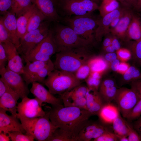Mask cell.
<instances>
[{"label": "cell", "mask_w": 141, "mask_h": 141, "mask_svg": "<svg viewBox=\"0 0 141 141\" xmlns=\"http://www.w3.org/2000/svg\"><path fill=\"white\" fill-rule=\"evenodd\" d=\"M104 49L108 53L114 52L115 51L111 44L110 45L104 48Z\"/></svg>", "instance_id": "94428289"}, {"label": "cell", "mask_w": 141, "mask_h": 141, "mask_svg": "<svg viewBox=\"0 0 141 141\" xmlns=\"http://www.w3.org/2000/svg\"><path fill=\"white\" fill-rule=\"evenodd\" d=\"M130 66L128 64L125 62H120L117 72L120 74H124Z\"/></svg>", "instance_id": "f5cc1de1"}, {"label": "cell", "mask_w": 141, "mask_h": 141, "mask_svg": "<svg viewBox=\"0 0 141 141\" xmlns=\"http://www.w3.org/2000/svg\"><path fill=\"white\" fill-rule=\"evenodd\" d=\"M45 20V16L37 8L29 20L26 33L38 28Z\"/></svg>", "instance_id": "4dcf8cb0"}, {"label": "cell", "mask_w": 141, "mask_h": 141, "mask_svg": "<svg viewBox=\"0 0 141 141\" xmlns=\"http://www.w3.org/2000/svg\"><path fill=\"white\" fill-rule=\"evenodd\" d=\"M20 98L19 96L9 86L6 92L0 97V109L16 116L17 103Z\"/></svg>", "instance_id": "ffe728a7"}, {"label": "cell", "mask_w": 141, "mask_h": 141, "mask_svg": "<svg viewBox=\"0 0 141 141\" xmlns=\"http://www.w3.org/2000/svg\"><path fill=\"white\" fill-rule=\"evenodd\" d=\"M65 21L81 37L92 43L95 39V31L97 27V20L90 15L76 16L67 17Z\"/></svg>", "instance_id": "8992f818"}, {"label": "cell", "mask_w": 141, "mask_h": 141, "mask_svg": "<svg viewBox=\"0 0 141 141\" xmlns=\"http://www.w3.org/2000/svg\"><path fill=\"white\" fill-rule=\"evenodd\" d=\"M50 29L47 22H43L37 29L26 33L20 40V51L23 55L30 51L48 35Z\"/></svg>", "instance_id": "ba28073f"}, {"label": "cell", "mask_w": 141, "mask_h": 141, "mask_svg": "<svg viewBox=\"0 0 141 141\" xmlns=\"http://www.w3.org/2000/svg\"><path fill=\"white\" fill-rule=\"evenodd\" d=\"M16 116L8 115L4 110L0 109V133L6 134L13 131L26 133L21 123Z\"/></svg>", "instance_id": "2e32d148"}, {"label": "cell", "mask_w": 141, "mask_h": 141, "mask_svg": "<svg viewBox=\"0 0 141 141\" xmlns=\"http://www.w3.org/2000/svg\"><path fill=\"white\" fill-rule=\"evenodd\" d=\"M26 134L38 141H47L57 128L51 122L48 112L43 116L28 118L18 116Z\"/></svg>", "instance_id": "277c9868"}, {"label": "cell", "mask_w": 141, "mask_h": 141, "mask_svg": "<svg viewBox=\"0 0 141 141\" xmlns=\"http://www.w3.org/2000/svg\"><path fill=\"white\" fill-rule=\"evenodd\" d=\"M11 140L8 134L3 132L0 133V141H9Z\"/></svg>", "instance_id": "680465c9"}, {"label": "cell", "mask_w": 141, "mask_h": 141, "mask_svg": "<svg viewBox=\"0 0 141 141\" xmlns=\"http://www.w3.org/2000/svg\"><path fill=\"white\" fill-rule=\"evenodd\" d=\"M112 125L113 132L118 138L122 137H128V128L125 119L121 117L120 113L114 121Z\"/></svg>", "instance_id": "83f0119b"}, {"label": "cell", "mask_w": 141, "mask_h": 141, "mask_svg": "<svg viewBox=\"0 0 141 141\" xmlns=\"http://www.w3.org/2000/svg\"><path fill=\"white\" fill-rule=\"evenodd\" d=\"M120 3L117 0H102L98 9L102 17L120 7Z\"/></svg>", "instance_id": "1f68e13d"}, {"label": "cell", "mask_w": 141, "mask_h": 141, "mask_svg": "<svg viewBox=\"0 0 141 141\" xmlns=\"http://www.w3.org/2000/svg\"><path fill=\"white\" fill-rule=\"evenodd\" d=\"M11 42L9 34L5 28L1 17L0 19V43L6 41Z\"/></svg>", "instance_id": "60d3db41"}, {"label": "cell", "mask_w": 141, "mask_h": 141, "mask_svg": "<svg viewBox=\"0 0 141 141\" xmlns=\"http://www.w3.org/2000/svg\"><path fill=\"white\" fill-rule=\"evenodd\" d=\"M141 115V98L135 105L126 118V120L131 122L137 119Z\"/></svg>", "instance_id": "74e56055"}, {"label": "cell", "mask_w": 141, "mask_h": 141, "mask_svg": "<svg viewBox=\"0 0 141 141\" xmlns=\"http://www.w3.org/2000/svg\"><path fill=\"white\" fill-rule=\"evenodd\" d=\"M87 63L90 68L91 72H97L102 74L108 67L107 61L101 57H92Z\"/></svg>", "instance_id": "f546056e"}, {"label": "cell", "mask_w": 141, "mask_h": 141, "mask_svg": "<svg viewBox=\"0 0 141 141\" xmlns=\"http://www.w3.org/2000/svg\"><path fill=\"white\" fill-rule=\"evenodd\" d=\"M87 110L93 115H97L105 103L100 95L98 90L88 88L86 95Z\"/></svg>", "instance_id": "44dd1931"}, {"label": "cell", "mask_w": 141, "mask_h": 141, "mask_svg": "<svg viewBox=\"0 0 141 141\" xmlns=\"http://www.w3.org/2000/svg\"><path fill=\"white\" fill-rule=\"evenodd\" d=\"M94 141H118L117 137L113 132L108 131L105 132L98 137L93 139Z\"/></svg>", "instance_id": "b9f144b4"}, {"label": "cell", "mask_w": 141, "mask_h": 141, "mask_svg": "<svg viewBox=\"0 0 141 141\" xmlns=\"http://www.w3.org/2000/svg\"><path fill=\"white\" fill-rule=\"evenodd\" d=\"M132 49L135 58L140 62L141 61V40L135 41Z\"/></svg>", "instance_id": "ee69618b"}, {"label": "cell", "mask_w": 141, "mask_h": 141, "mask_svg": "<svg viewBox=\"0 0 141 141\" xmlns=\"http://www.w3.org/2000/svg\"><path fill=\"white\" fill-rule=\"evenodd\" d=\"M1 17L12 42L15 45L18 50L20 52V39L17 35V18L15 14L10 10Z\"/></svg>", "instance_id": "ac0fdd59"}, {"label": "cell", "mask_w": 141, "mask_h": 141, "mask_svg": "<svg viewBox=\"0 0 141 141\" xmlns=\"http://www.w3.org/2000/svg\"><path fill=\"white\" fill-rule=\"evenodd\" d=\"M88 89V87L87 86L80 84L61 95L72 97H85Z\"/></svg>", "instance_id": "e575fe53"}, {"label": "cell", "mask_w": 141, "mask_h": 141, "mask_svg": "<svg viewBox=\"0 0 141 141\" xmlns=\"http://www.w3.org/2000/svg\"><path fill=\"white\" fill-rule=\"evenodd\" d=\"M0 74L10 89L17 93L20 98L27 96L30 91L28 85L20 74L10 70L7 66L0 69Z\"/></svg>", "instance_id": "7c38bea8"}, {"label": "cell", "mask_w": 141, "mask_h": 141, "mask_svg": "<svg viewBox=\"0 0 141 141\" xmlns=\"http://www.w3.org/2000/svg\"><path fill=\"white\" fill-rule=\"evenodd\" d=\"M140 12H141V11H140Z\"/></svg>", "instance_id": "03108f58"}, {"label": "cell", "mask_w": 141, "mask_h": 141, "mask_svg": "<svg viewBox=\"0 0 141 141\" xmlns=\"http://www.w3.org/2000/svg\"><path fill=\"white\" fill-rule=\"evenodd\" d=\"M49 21H58L60 17L55 8L52 0H32Z\"/></svg>", "instance_id": "7402d4cb"}, {"label": "cell", "mask_w": 141, "mask_h": 141, "mask_svg": "<svg viewBox=\"0 0 141 141\" xmlns=\"http://www.w3.org/2000/svg\"><path fill=\"white\" fill-rule=\"evenodd\" d=\"M98 4L101 0H91Z\"/></svg>", "instance_id": "be15d7a7"}, {"label": "cell", "mask_w": 141, "mask_h": 141, "mask_svg": "<svg viewBox=\"0 0 141 141\" xmlns=\"http://www.w3.org/2000/svg\"><path fill=\"white\" fill-rule=\"evenodd\" d=\"M48 113L50 120L55 126L72 133L77 138L80 131L93 116L86 109L62 105L52 107Z\"/></svg>", "instance_id": "6da1fadb"}, {"label": "cell", "mask_w": 141, "mask_h": 141, "mask_svg": "<svg viewBox=\"0 0 141 141\" xmlns=\"http://www.w3.org/2000/svg\"><path fill=\"white\" fill-rule=\"evenodd\" d=\"M132 125L141 138V116L133 121Z\"/></svg>", "instance_id": "f907efd6"}, {"label": "cell", "mask_w": 141, "mask_h": 141, "mask_svg": "<svg viewBox=\"0 0 141 141\" xmlns=\"http://www.w3.org/2000/svg\"><path fill=\"white\" fill-rule=\"evenodd\" d=\"M108 131H113L112 127L103 124L99 120H89L79 133L78 141H90Z\"/></svg>", "instance_id": "4fadbf2b"}, {"label": "cell", "mask_w": 141, "mask_h": 141, "mask_svg": "<svg viewBox=\"0 0 141 141\" xmlns=\"http://www.w3.org/2000/svg\"><path fill=\"white\" fill-rule=\"evenodd\" d=\"M126 37L136 41L141 40V20L134 13L127 29Z\"/></svg>", "instance_id": "4316f807"}, {"label": "cell", "mask_w": 141, "mask_h": 141, "mask_svg": "<svg viewBox=\"0 0 141 141\" xmlns=\"http://www.w3.org/2000/svg\"><path fill=\"white\" fill-rule=\"evenodd\" d=\"M19 131H13L8 133L12 141H33L34 139L32 136Z\"/></svg>", "instance_id": "8d00e7d4"}, {"label": "cell", "mask_w": 141, "mask_h": 141, "mask_svg": "<svg viewBox=\"0 0 141 141\" xmlns=\"http://www.w3.org/2000/svg\"><path fill=\"white\" fill-rule=\"evenodd\" d=\"M81 83L74 73L55 69L48 74L44 84L51 93L61 95Z\"/></svg>", "instance_id": "5b68a950"}, {"label": "cell", "mask_w": 141, "mask_h": 141, "mask_svg": "<svg viewBox=\"0 0 141 141\" xmlns=\"http://www.w3.org/2000/svg\"><path fill=\"white\" fill-rule=\"evenodd\" d=\"M128 130V141H141V138L138 133L133 127L131 122L125 119Z\"/></svg>", "instance_id": "ab89813d"}, {"label": "cell", "mask_w": 141, "mask_h": 141, "mask_svg": "<svg viewBox=\"0 0 141 141\" xmlns=\"http://www.w3.org/2000/svg\"><path fill=\"white\" fill-rule=\"evenodd\" d=\"M111 45L115 50H118L120 49L121 44L118 39L115 37L112 38Z\"/></svg>", "instance_id": "11a10c76"}, {"label": "cell", "mask_w": 141, "mask_h": 141, "mask_svg": "<svg viewBox=\"0 0 141 141\" xmlns=\"http://www.w3.org/2000/svg\"><path fill=\"white\" fill-rule=\"evenodd\" d=\"M88 48H82L57 52L55 69L74 73L92 57Z\"/></svg>", "instance_id": "7a4b0ae2"}, {"label": "cell", "mask_w": 141, "mask_h": 141, "mask_svg": "<svg viewBox=\"0 0 141 141\" xmlns=\"http://www.w3.org/2000/svg\"><path fill=\"white\" fill-rule=\"evenodd\" d=\"M117 54L114 52L108 53L106 54L105 56V60L107 62H111L117 59Z\"/></svg>", "instance_id": "db71d44e"}, {"label": "cell", "mask_w": 141, "mask_h": 141, "mask_svg": "<svg viewBox=\"0 0 141 141\" xmlns=\"http://www.w3.org/2000/svg\"><path fill=\"white\" fill-rule=\"evenodd\" d=\"M133 14L132 9L124 7L118 23L110 32L120 38H125L126 37L127 29Z\"/></svg>", "instance_id": "d6986e66"}, {"label": "cell", "mask_w": 141, "mask_h": 141, "mask_svg": "<svg viewBox=\"0 0 141 141\" xmlns=\"http://www.w3.org/2000/svg\"><path fill=\"white\" fill-rule=\"evenodd\" d=\"M47 141H78L77 138L72 133L57 128Z\"/></svg>", "instance_id": "f1b7e54d"}, {"label": "cell", "mask_w": 141, "mask_h": 141, "mask_svg": "<svg viewBox=\"0 0 141 141\" xmlns=\"http://www.w3.org/2000/svg\"><path fill=\"white\" fill-rule=\"evenodd\" d=\"M91 72L90 67L87 63L81 66L74 73L79 80H85L89 76Z\"/></svg>", "instance_id": "f35d334b"}, {"label": "cell", "mask_w": 141, "mask_h": 141, "mask_svg": "<svg viewBox=\"0 0 141 141\" xmlns=\"http://www.w3.org/2000/svg\"><path fill=\"white\" fill-rule=\"evenodd\" d=\"M1 43L4 47L7 58V67L14 72L22 74L24 66L16 46L12 42L8 41Z\"/></svg>", "instance_id": "5bb4252c"}, {"label": "cell", "mask_w": 141, "mask_h": 141, "mask_svg": "<svg viewBox=\"0 0 141 141\" xmlns=\"http://www.w3.org/2000/svg\"><path fill=\"white\" fill-rule=\"evenodd\" d=\"M13 0H0V14L5 15L11 8Z\"/></svg>", "instance_id": "f6af8a7d"}, {"label": "cell", "mask_w": 141, "mask_h": 141, "mask_svg": "<svg viewBox=\"0 0 141 141\" xmlns=\"http://www.w3.org/2000/svg\"><path fill=\"white\" fill-rule=\"evenodd\" d=\"M61 0L63 10L70 15H90L99 7L98 4L91 0Z\"/></svg>", "instance_id": "30bf717a"}, {"label": "cell", "mask_w": 141, "mask_h": 141, "mask_svg": "<svg viewBox=\"0 0 141 141\" xmlns=\"http://www.w3.org/2000/svg\"><path fill=\"white\" fill-rule=\"evenodd\" d=\"M8 61L6 52L2 43H0V69L4 67Z\"/></svg>", "instance_id": "c3c4849f"}, {"label": "cell", "mask_w": 141, "mask_h": 141, "mask_svg": "<svg viewBox=\"0 0 141 141\" xmlns=\"http://www.w3.org/2000/svg\"><path fill=\"white\" fill-rule=\"evenodd\" d=\"M117 55L119 59L123 61L129 60L131 58V54L128 50L124 49H120L117 50Z\"/></svg>", "instance_id": "bcb514c9"}, {"label": "cell", "mask_w": 141, "mask_h": 141, "mask_svg": "<svg viewBox=\"0 0 141 141\" xmlns=\"http://www.w3.org/2000/svg\"><path fill=\"white\" fill-rule=\"evenodd\" d=\"M112 38H105L103 42L104 49L111 45L112 42Z\"/></svg>", "instance_id": "91938a15"}, {"label": "cell", "mask_w": 141, "mask_h": 141, "mask_svg": "<svg viewBox=\"0 0 141 141\" xmlns=\"http://www.w3.org/2000/svg\"><path fill=\"white\" fill-rule=\"evenodd\" d=\"M124 7L115 10L97 20V26L95 31V39L98 41L101 40L103 37L110 32V27L113 22L122 15Z\"/></svg>", "instance_id": "9a60e30c"}, {"label": "cell", "mask_w": 141, "mask_h": 141, "mask_svg": "<svg viewBox=\"0 0 141 141\" xmlns=\"http://www.w3.org/2000/svg\"><path fill=\"white\" fill-rule=\"evenodd\" d=\"M140 99L132 89H118L114 100L122 116L126 118Z\"/></svg>", "instance_id": "9c48e42d"}, {"label": "cell", "mask_w": 141, "mask_h": 141, "mask_svg": "<svg viewBox=\"0 0 141 141\" xmlns=\"http://www.w3.org/2000/svg\"><path fill=\"white\" fill-rule=\"evenodd\" d=\"M133 9L137 11H141V0H135Z\"/></svg>", "instance_id": "6f0895ef"}, {"label": "cell", "mask_w": 141, "mask_h": 141, "mask_svg": "<svg viewBox=\"0 0 141 141\" xmlns=\"http://www.w3.org/2000/svg\"><path fill=\"white\" fill-rule=\"evenodd\" d=\"M52 31L57 52L82 48H88L92 44L79 36L70 27L58 25Z\"/></svg>", "instance_id": "3957f363"}, {"label": "cell", "mask_w": 141, "mask_h": 141, "mask_svg": "<svg viewBox=\"0 0 141 141\" xmlns=\"http://www.w3.org/2000/svg\"><path fill=\"white\" fill-rule=\"evenodd\" d=\"M54 69V63L51 62L48 65L41 69L32 77L30 80V83L36 81L44 84L45 77Z\"/></svg>", "instance_id": "d6a6232c"}, {"label": "cell", "mask_w": 141, "mask_h": 141, "mask_svg": "<svg viewBox=\"0 0 141 141\" xmlns=\"http://www.w3.org/2000/svg\"><path fill=\"white\" fill-rule=\"evenodd\" d=\"M123 75V79L125 82H132L141 79V72L134 66H130Z\"/></svg>", "instance_id": "d590c367"}, {"label": "cell", "mask_w": 141, "mask_h": 141, "mask_svg": "<svg viewBox=\"0 0 141 141\" xmlns=\"http://www.w3.org/2000/svg\"><path fill=\"white\" fill-rule=\"evenodd\" d=\"M24 60L26 63L24 66L22 74L23 78L27 85L30 84V80L34 75L52 62L51 60L46 62L39 61L30 62L25 60Z\"/></svg>", "instance_id": "cb8c5ba5"}, {"label": "cell", "mask_w": 141, "mask_h": 141, "mask_svg": "<svg viewBox=\"0 0 141 141\" xmlns=\"http://www.w3.org/2000/svg\"><path fill=\"white\" fill-rule=\"evenodd\" d=\"M37 8L36 5L33 3L16 17L17 35L20 40L26 33L29 20Z\"/></svg>", "instance_id": "484cf974"}, {"label": "cell", "mask_w": 141, "mask_h": 141, "mask_svg": "<svg viewBox=\"0 0 141 141\" xmlns=\"http://www.w3.org/2000/svg\"><path fill=\"white\" fill-rule=\"evenodd\" d=\"M111 63V67L112 70L114 71H117L120 63L119 60L117 58Z\"/></svg>", "instance_id": "9f6ffc18"}, {"label": "cell", "mask_w": 141, "mask_h": 141, "mask_svg": "<svg viewBox=\"0 0 141 141\" xmlns=\"http://www.w3.org/2000/svg\"><path fill=\"white\" fill-rule=\"evenodd\" d=\"M118 89L113 80L107 79L101 82L98 91L104 102L109 103L114 100Z\"/></svg>", "instance_id": "d4e9b609"}, {"label": "cell", "mask_w": 141, "mask_h": 141, "mask_svg": "<svg viewBox=\"0 0 141 141\" xmlns=\"http://www.w3.org/2000/svg\"><path fill=\"white\" fill-rule=\"evenodd\" d=\"M118 141H128V137H122L118 138Z\"/></svg>", "instance_id": "6125c7cd"}, {"label": "cell", "mask_w": 141, "mask_h": 141, "mask_svg": "<svg viewBox=\"0 0 141 141\" xmlns=\"http://www.w3.org/2000/svg\"><path fill=\"white\" fill-rule=\"evenodd\" d=\"M32 84L30 92L35 97L42 102L51 104L52 107L62 105V101L61 98H57L55 97L41 83L34 81Z\"/></svg>", "instance_id": "e0dca14e"}, {"label": "cell", "mask_w": 141, "mask_h": 141, "mask_svg": "<svg viewBox=\"0 0 141 141\" xmlns=\"http://www.w3.org/2000/svg\"><path fill=\"white\" fill-rule=\"evenodd\" d=\"M123 7L133 9L135 0H117Z\"/></svg>", "instance_id": "816d5d0a"}, {"label": "cell", "mask_w": 141, "mask_h": 141, "mask_svg": "<svg viewBox=\"0 0 141 141\" xmlns=\"http://www.w3.org/2000/svg\"><path fill=\"white\" fill-rule=\"evenodd\" d=\"M43 103L36 97L30 98L25 97L18 103L16 116L32 118L45 116L46 112L42 108Z\"/></svg>", "instance_id": "8fae6325"}, {"label": "cell", "mask_w": 141, "mask_h": 141, "mask_svg": "<svg viewBox=\"0 0 141 141\" xmlns=\"http://www.w3.org/2000/svg\"><path fill=\"white\" fill-rule=\"evenodd\" d=\"M57 52L54 41L53 31L50 29L47 36L36 45L26 56L23 55L24 60L30 62L35 61H47L54 54Z\"/></svg>", "instance_id": "52a82bcc"}, {"label": "cell", "mask_w": 141, "mask_h": 141, "mask_svg": "<svg viewBox=\"0 0 141 141\" xmlns=\"http://www.w3.org/2000/svg\"><path fill=\"white\" fill-rule=\"evenodd\" d=\"M32 4V0H13L10 10L17 17Z\"/></svg>", "instance_id": "836d02e7"}, {"label": "cell", "mask_w": 141, "mask_h": 141, "mask_svg": "<svg viewBox=\"0 0 141 141\" xmlns=\"http://www.w3.org/2000/svg\"><path fill=\"white\" fill-rule=\"evenodd\" d=\"M9 87L5 81L1 77L0 78V97L6 92Z\"/></svg>", "instance_id": "681fc988"}, {"label": "cell", "mask_w": 141, "mask_h": 141, "mask_svg": "<svg viewBox=\"0 0 141 141\" xmlns=\"http://www.w3.org/2000/svg\"><path fill=\"white\" fill-rule=\"evenodd\" d=\"M120 113L117 107L111 103H106L103 105L97 116L99 120L103 124H112Z\"/></svg>", "instance_id": "603a6c76"}, {"label": "cell", "mask_w": 141, "mask_h": 141, "mask_svg": "<svg viewBox=\"0 0 141 141\" xmlns=\"http://www.w3.org/2000/svg\"><path fill=\"white\" fill-rule=\"evenodd\" d=\"M131 89L136 93L140 99L141 98V79L132 81L131 83Z\"/></svg>", "instance_id": "7dc6e473"}, {"label": "cell", "mask_w": 141, "mask_h": 141, "mask_svg": "<svg viewBox=\"0 0 141 141\" xmlns=\"http://www.w3.org/2000/svg\"><path fill=\"white\" fill-rule=\"evenodd\" d=\"M140 63H141V61H140Z\"/></svg>", "instance_id": "e7e4bbea"}, {"label": "cell", "mask_w": 141, "mask_h": 141, "mask_svg": "<svg viewBox=\"0 0 141 141\" xmlns=\"http://www.w3.org/2000/svg\"><path fill=\"white\" fill-rule=\"evenodd\" d=\"M85 80L87 86L88 88L98 90L99 87L101 82V79L94 78L89 75Z\"/></svg>", "instance_id": "7bdbcfd3"}]
</instances>
